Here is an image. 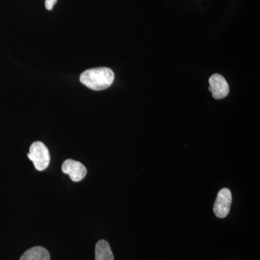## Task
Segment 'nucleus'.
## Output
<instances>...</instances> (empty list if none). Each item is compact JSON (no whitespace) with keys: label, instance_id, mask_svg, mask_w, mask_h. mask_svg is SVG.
Returning a JSON list of instances; mask_svg holds the SVG:
<instances>
[{"label":"nucleus","instance_id":"obj_1","mask_svg":"<svg viewBox=\"0 0 260 260\" xmlns=\"http://www.w3.org/2000/svg\"><path fill=\"white\" fill-rule=\"evenodd\" d=\"M80 80L83 85L91 90H104L112 85L114 73L108 68H92L85 70L80 75Z\"/></svg>","mask_w":260,"mask_h":260},{"label":"nucleus","instance_id":"obj_2","mask_svg":"<svg viewBox=\"0 0 260 260\" xmlns=\"http://www.w3.org/2000/svg\"><path fill=\"white\" fill-rule=\"evenodd\" d=\"M28 157L34 162L36 169L40 172L45 170L50 162L49 150L42 142H35L30 145Z\"/></svg>","mask_w":260,"mask_h":260},{"label":"nucleus","instance_id":"obj_3","mask_svg":"<svg viewBox=\"0 0 260 260\" xmlns=\"http://www.w3.org/2000/svg\"><path fill=\"white\" fill-rule=\"evenodd\" d=\"M232 203V194L230 189L223 188L219 191L214 203L213 212L215 216L224 218L229 215Z\"/></svg>","mask_w":260,"mask_h":260},{"label":"nucleus","instance_id":"obj_4","mask_svg":"<svg viewBox=\"0 0 260 260\" xmlns=\"http://www.w3.org/2000/svg\"><path fill=\"white\" fill-rule=\"evenodd\" d=\"M61 171L70 176V179L75 182L83 180L87 174V169L83 164L76 160L68 159L63 162Z\"/></svg>","mask_w":260,"mask_h":260},{"label":"nucleus","instance_id":"obj_5","mask_svg":"<svg viewBox=\"0 0 260 260\" xmlns=\"http://www.w3.org/2000/svg\"><path fill=\"white\" fill-rule=\"evenodd\" d=\"M209 90L215 99H223L229 93V85L226 80L220 74H214L209 79Z\"/></svg>","mask_w":260,"mask_h":260},{"label":"nucleus","instance_id":"obj_6","mask_svg":"<svg viewBox=\"0 0 260 260\" xmlns=\"http://www.w3.org/2000/svg\"><path fill=\"white\" fill-rule=\"evenodd\" d=\"M20 260H50V254L42 246H34L25 251Z\"/></svg>","mask_w":260,"mask_h":260},{"label":"nucleus","instance_id":"obj_7","mask_svg":"<svg viewBox=\"0 0 260 260\" xmlns=\"http://www.w3.org/2000/svg\"><path fill=\"white\" fill-rule=\"evenodd\" d=\"M95 260H114L112 249L109 243L105 240H100L95 245Z\"/></svg>","mask_w":260,"mask_h":260},{"label":"nucleus","instance_id":"obj_8","mask_svg":"<svg viewBox=\"0 0 260 260\" xmlns=\"http://www.w3.org/2000/svg\"><path fill=\"white\" fill-rule=\"evenodd\" d=\"M58 0H46L45 6L48 10H51L54 8V5L57 3Z\"/></svg>","mask_w":260,"mask_h":260}]
</instances>
